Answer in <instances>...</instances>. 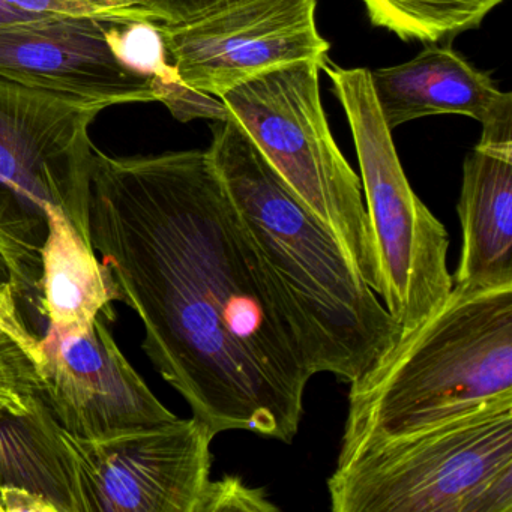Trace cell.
<instances>
[{
    "label": "cell",
    "instance_id": "6da1fadb",
    "mask_svg": "<svg viewBox=\"0 0 512 512\" xmlns=\"http://www.w3.org/2000/svg\"><path fill=\"white\" fill-rule=\"evenodd\" d=\"M89 233L143 350L215 434L292 443L308 367L295 319L208 151L94 149Z\"/></svg>",
    "mask_w": 512,
    "mask_h": 512
},
{
    "label": "cell",
    "instance_id": "7a4b0ae2",
    "mask_svg": "<svg viewBox=\"0 0 512 512\" xmlns=\"http://www.w3.org/2000/svg\"><path fill=\"white\" fill-rule=\"evenodd\" d=\"M215 122L209 158L283 293L311 373L352 383L394 346L400 326L245 128L229 112Z\"/></svg>",
    "mask_w": 512,
    "mask_h": 512
},
{
    "label": "cell",
    "instance_id": "3957f363",
    "mask_svg": "<svg viewBox=\"0 0 512 512\" xmlns=\"http://www.w3.org/2000/svg\"><path fill=\"white\" fill-rule=\"evenodd\" d=\"M512 398V284L446 301L350 383L337 463L370 443Z\"/></svg>",
    "mask_w": 512,
    "mask_h": 512
},
{
    "label": "cell",
    "instance_id": "277c9868",
    "mask_svg": "<svg viewBox=\"0 0 512 512\" xmlns=\"http://www.w3.org/2000/svg\"><path fill=\"white\" fill-rule=\"evenodd\" d=\"M328 493L334 512H512V398L364 446Z\"/></svg>",
    "mask_w": 512,
    "mask_h": 512
},
{
    "label": "cell",
    "instance_id": "5b68a950",
    "mask_svg": "<svg viewBox=\"0 0 512 512\" xmlns=\"http://www.w3.org/2000/svg\"><path fill=\"white\" fill-rule=\"evenodd\" d=\"M103 110L0 79V244L23 293L38 289L53 212L91 241L89 128Z\"/></svg>",
    "mask_w": 512,
    "mask_h": 512
},
{
    "label": "cell",
    "instance_id": "8992f818",
    "mask_svg": "<svg viewBox=\"0 0 512 512\" xmlns=\"http://www.w3.org/2000/svg\"><path fill=\"white\" fill-rule=\"evenodd\" d=\"M319 73L316 62H296L247 80L220 100L293 193L334 233L355 271L379 296V265L361 179L329 130Z\"/></svg>",
    "mask_w": 512,
    "mask_h": 512
},
{
    "label": "cell",
    "instance_id": "52a82bcc",
    "mask_svg": "<svg viewBox=\"0 0 512 512\" xmlns=\"http://www.w3.org/2000/svg\"><path fill=\"white\" fill-rule=\"evenodd\" d=\"M320 70L328 74L352 130L379 265V296L404 335L428 319L454 287L446 266L448 232L407 181L370 71L340 68L328 59Z\"/></svg>",
    "mask_w": 512,
    "mask_h": 512
},
{
    "label": "cell",
    "instance_id": "ba28073f",
    "mask_svg": "<svg viewBox=\"0 0 512 512\" xmlns=\"http://www.w3.org/2000/svg\"><path fill=\"white\" fill-rule=\"evenodd\" d=\"M215 436L194 416L97 440L62 430L80 512L244 511L251 488L236 476L212 481Z\"/></svg>",
    "mask_w": 512,
    "mask_h": 512
},
{
    "label": "cell",
    "instance_id": "9c48e42d",
    "mask_svg": "<svg viewBox=\"0 0 512 512\" xmlns=\"http://www.w3.org/2000/svg\"><path fill=\"white\" fill-rule=\"evenodd\" d=\"M317 0H232L199 19L158 25L179 80L221 98L260 74L328 59L316 26Z\"/></svg>",
    "mask_w": 512,
    "mask_h": 512
},
{
    "label": "cell",
    "instance_id": "30bf717a",
    "mask_svg": "<svg viewBox=\"0 0 512 512\" xmlns=\"http://www.w3.org/2000/svg\"><path fill=\"white\" fill-rule=\"evenodd\" d=\"M128 19L47 17L0 26V79L71 100L100 104H167L169 92L134 70L113 37Z\"/></svg>",
    "mask_w": 512,
    "mask_h": 512
},
{
    "label": "cell",
    "instance_id": "8fae6325",
    "mask_svg": "<svg viewBox=\"0 0 512 512\" xmlns=\"http://www.w3.org/2000/svg\"><path fill=\"white\" fill-rule=\"evenodd\" d=\"M41 398L62 430L97 440L178 418L146 385L101 316L82 331L40 337Z\"/></svg>",
    "mask_w": 512,
    "mask_h": 512
},
{
    "label": "cell",
    "instance_id": "7c38bea8",
    "mask_svg": "<svg viewBox=\"0 0 512 512\" xmlns=\"http://www.w3.org/2000/svg\"><path fill=\"white\" fill-rule=\"evenodd\" d=\"M370 76L389 130L425 116L464 115L481 122L478 145L512 149V95L451 47H425L412 61Z\"/></svg>",
    "mask_w": 512,
    "mask_h": 512
},
{
    "label": "cell",
    "instance_id": "4fadbf2b",
    "mask_svg": "<svg viewBox=\"0 0 512 512\" xmlns=\"http://www.w3.org/2000/svg\"><path fill=\"white\" fill-rule=\"evenodd\" d=\"M0 512H80L73 461L41 395L28 410L0 407Z\"/></svg>",
    "mask_w": 512,
    "mask_h": 512
},
{
    "label": "cell",
    "instance_id": "5bb4252c",
    "mask_svg": "<svg viewBox=\"0 0 512 512\" xmlns=\"http://www.w3.org/2000/svg\"><path fill=\"white\" fill-rule=\"evenodd\" d=\"M461 253L454 287L512 284V149L476 145L458 200Z\"/></svg>",
    "mask_w": 512,
    "mask_h": 512
},
{
    "label": "cell",
    "instance_id": "9a60e30c",
    "mask_svg": "<svg viewBox=\"0 0 512 512\" xmlns=\"http://www.w3.org/2000/svg\"><path fill=\"white\" fill-rule=\"evenodd\" d=\"M40 260L38 289L43 290L41 305L49 328L82 331L119 301L115 281L92 242L61 212L50 215Z\"/></svg>",
    "mask_w": 512,
    "mask_h": 512
},
{
    "label": "cell",
    "instance_id": "2e32d148",
    "mask_svg": "<svg viewBox=\"0 0 512 512\" xmlns=\"http://www.w3.org/2000/svg\"><path fill=\"white\" fill-rule=\"evenodd\" d=\"M368 19L403 41L439 43L470 29L503 0H362Z\"/></svg>",
    "mask_w": 512,
    "mask_h": 512
},
{
    "label": "cell",
    "instance_id": "e0dca14e",
    "mask_svg": "<svg viewBox=\"0 0 512 512\" xmlns=\"http://www.w3.org/2000/svg\"><path fill=\"white\" fill-rule=\"evenodd\" d=\"M40 343L0 328V407L28 410L41 394Z\"/></svg>",
    "mask_w": 512,
    "mask_h": 512
},
{
    "label": "cell",
    "instance_id": "ac0fdd59",
    "mask_svg": "<svg viewBox=\"0 0 512 512\" xmlns=\"http://www.w3.org/2000/svg\"><path fill=\"white\" fill-rule=\"evenodd\" d=\"M5 2L11 7L40 17L128 19L149 22L143 10L149 0H5Z\"/></svg>",
    "mask_w": 512,
    "mask_h": 512
},
{
    "label": "cell",
    "instance_id": "d6986e66",
    "mask_svg": "<svg viewBox=\"0 0 512 512\" xmlns=\"http://www.w3.org/2000/svg\"><path fill=\"white\" fill-rule=\"evenodd\" d=\"M25 296L19 275L5 248L0 244V328L19 337L29 344H37L40 335L29 328L23 316L20 299Z\"/></svg>",
    "mask_w": 512,
    "mask_h": 512
},
{
    "label": "cell",
    "instance_id": "ffe728a7",
    "mask_svg": "<svg viewBox=\"0 0 512 512\" xmlns=\"http://www.w3.org/2000/svg\"><path fill=\"white\" fill-rule=\"evenodd\" d=\"M232 0H149L143 7L149 22L181 25L218 10Z\"/></svg>",
    "mask_w": 512,
    "mask_h": 512
},
{
    "label": "cell",
    "instance_id": "44dd1931",
    "mask_svg": "<svg viewBox=\"0 0 512 512\" xmlns=\"http://www.w3.org/2000/svg\"><path fill=\"white\" fill-rule=\"evenodd\" d=\"M47 19L26 13L19 8L11 7L5 0H0V26L14 25V23L32 22V20Z\"/></svg>",
    "mask_w": 512,
    "mask_h": 512
}]
</instances>
